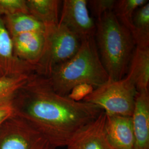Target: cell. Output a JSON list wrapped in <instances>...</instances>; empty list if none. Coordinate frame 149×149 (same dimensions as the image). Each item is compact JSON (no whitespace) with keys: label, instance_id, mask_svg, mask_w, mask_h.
Returning <instances> with one entry per match:
<instances>
[{"label":"cell","instance_id":"obj_1","mask_svg":"<svg viewBox=\"0 0 149 149\" xmlns=\"http://www.w3.org/2000/svg\"><path fill=\"white\" fill-rule=\"evenodd\" d=\"M14 114L43 134L56 149L65 147L81 128L103 111L85 102L60 95L48 78L34 73L12 97Z\"/></svg>","mask_w":149,"mask_h":149},{"label":"cell","instance_id":"obj_2","mask_svg":"<svg viewBox=\"0 0 149 149\" xmlns=\"http://www.w3.org/2000/svg\"><path fill=\"white\" fill-rule=\"evenodd\" d=\"M54 90L60 95L68 96L75 86H92L94 89L109 80L102 63L95 37L81 40L74 56L56 67L47 77Z\"/></svg>","mask_w":149,"mask_h":149},{"label":"cell","instance_id":"obj_3","mask_svg":"<svg viewBox=\"0 0 149 149\" xmlns=\"http://www.w3.org/2000/svg\"><path fill=\"white\" fill-rule=\"evenodd\" d=\"M96 46L109 79L125 77L135 44L130 31L118 20L113 11L96 20Z\"/></svg>","mask_w":149,"mask_h":149},{"label":"cell","instance_id":"obj_4","mask_svg":"<svg viewBox=\"0 0 149 149\" xmlns=\"http://www.w3.org/2000/svg\"><path fill=\"white\" fill-rule=\"evenodd\" d=\"M137 90L126 76L119 80H108L94 89L82 101L99 107L107 116L132 117Z\"/></svg>","mask_w":149,"mask_h":149},{"label":"cell","instance_id":"obj_5","mask_svg":"<svg viewBox=\"0 0 149 149\" xmlns=\"http://www.w3.org/2000/svg\"><path fill=\"white\" fill-rule=\"evenodd\" d=\"M81 44L80 38L63 24L45 27L44 48L36 73L48 77L55 68L74 56Z\"/></svg>","mask_w":149,"mask_h":149},{"label":"cell","instance_id":"obj_6","mask_svg":"<svg viewBox=\"0 0 149 149\" xmlns=\"http://www.w3.org/2000/svg\"><path fill=\"white\" fill-rule=\"evenodd\" d=\"M0 149H56L37 129L13 114L0 127Z\"/></svg>","mask_w":149,"mask_h":149},{"label":"cell","instance_id":"obj_7","mask_svg":"<svg viewBox=\"0 0 149 149\" xmlns=\"http://www.w3.org/2000/svg\"><path fill=\"white\" fill-rule=\"evenodd\" d=\"M59 24L67 27L81 40L95 37L96 23L90 16L87 0H64Z\"/></svg>","mask_w":149,"mask_h":149},{"label":"cell","instance_id":"obj_8","mask_svg":"<svg viewBox=\"0 0 149 149\" xmlns=\"http://www.w3.org/2000/svg\"><path fill=\"white\" fill-rule=\"evenodd\" d=\"M103 111L99 116L81 128L70 140L65 149H114L107 137Z\"/></svg>","mask_w":149,"mask_h":149},{"label":"cell","instance_id":"obj_9","mask_svg":"<svg viewBox=\"0 0 149 149\" xmlns=\"http://www.w3.org/2000/svg\"><path fill=\"white\" fill-rule=\"evenodd\" d=\"M36 66L22 61L14 53L11 35L0 17V75L15 76L36 73Z\"/></svg>","mask_w":149,"mask_h":149},{"label":"cell","instance_id":"obj_10","mask_svg":"<svg viewBox=\"0 0 149 149\" xmlns=\"http://www.w3.org/2000/svg\"><path fill=\"white\" fill-rule=\"evenodd\" d=\"M45 33L27 32L12 36L13 51L16 57L22 61L35 65L37 68L44 50Z\"/></svg>","mask_w":149,"mask_h":149},{"label":"cell","instance_id":"obj_11","mask_svg":"<svg viewBox=\"0 0 149 149\" xmlns=\"http://www.w3.org/2000/svg\"><path fill=\"white\" fill-rule=\"evenodd\" d=\"M107 137L114 149H134L135 136L132 117L106 115Z\"/></svg>","mask_w":149,"mask_h":149},{"label":"cell","instance_id":"obj_12","mask_svg":"<svg viewBox=\"0 0 149 149\" xmlns=\"http://www.w3.org/2000/svg\"><path fill=\"white\" fill-rule=\"evenodd\" d=\"M134 149H149V92H137L132 116Z\"/></svg>","mask_w":149,"mask_h":149},{"label":"cell","instance_id":"obj_13","mask_svg":"<svg viewBox=\"0 0 149 149\" xmlns=\"http://www.w3.org/2000/svg\"><path fill=\"white\" fill-rule=\"evenodd\" d=\"M137 92L149 91V47H135L126 75Z\"/></svg>","mask_w":149,"mask_h":149},{"label":"cell","instance_id":"obj_14","mask_svg":"<svg viewBox=\"0 0 149 149\" xmlns=\"http://www.w3.org/2000/svg\"><path fill=\"white\" fill-rule=\"evenodd\" d=\"M62 2L59 0H27L29 14L45 27L59 24V10Z\"/></svg>","mask_w":149,"mask_h":149},{"label":"cell","instance_id":"obj_15","mask_svg":"<svg viewBox=\"0 0 149 149\" xmlns=\"http://www.w3.org/2000/svg\"><path fill=\"white\" fill-rule=\"evenodd\" d=\"M11 37L31 32H45V27L29 14H17L2 17Z\"/></svg>","mask_w":149,"mask_h":149},{"label":"cell","instance_id":"obj_16","mask_svg":"<svg viewBox=\"0 0 149 149\" xmlns=\"http://www.w3.org/2000/svg\"><path fill=\"white\" fill-rule=\"evenodd\" d=\"M130 33L135 47H149V3L141 6L134 14Z\"/></svg>","mask_w":149,"mask_h":149},{"label":"cell","instance_id":"obj_17","mask_svg":"<svg viewBox=\"0 0 149 149\" xmlns=\"http://www.w3.org/2000/svg\"><path fill=\"white\" fill-rule=\"evenodd\" d=\"M149 2L148 0L116 1L113 12L119 22L131 31L134 14L141 6Z\"/></svg>","mask_w":149,"mask_h":149},{"label":"cell","instance_id":"obj_18","mask_svg":"<svg viewBox=\"0 0 149 149\" xmlns=\"http://www.w3.org/2000/svg\"><path fill=\"white\" fill-rule=\"evenodd\" d=\"M33 74L0 77V101L10 99L24 85Z\"/></svg>","mask_w":149,"mask_h":149},{"label":"cell","instance_id":"obj_19","mask_svg":"<svg viewBox=\"0 0 149 149\" xmlns=\"http://www.w3.org/2000/svg\"><path fill=\"white\" fill-rule=\"evenodd\" d=\"M29 14L27 0H0V17Z\"/></svg>","mask_w":149,"mask_h":149},{"label":"cell","instance_id":"obj_20","mask_svg":"<svg viewBox=\"0 0 149 149\" xmlns=\"http://www.w3.org/2000/svg\"><path fill=\"white\" fill-rule=\"evenodd\" d=\"M116 1L115 0H90L87 1L88 8L98 19L104 13L113 11Z\"/></svg>","mask_w":149,"mask_h":149},{"label":"cell","instance_id":"obj_21","mask_svg":"<svg viewBox=\"0 0 149 149\" xmlns=\"http://www.w3.org/2000/svg\"><path fill=\"white\" fill-rule=\"evenodd\" d=\"M93 90L94 88L92 86L87 84H81L75 86L68 96L74 101H82Z\"/></svg>","mask_w":149,"mask_h":149},{"label":"cell","instance_id":"obj_22","mask_svg":"<svg viewBox=\"0 0 149 149\" xmlns=\"http://www.w3.org/2000/svg\"><path fill=\"white\" fill-rule=\"evenodd\" d=\"M13 114L14 108L12 98L0 101V127Z\"/></svg>","mask_w":149,"mask_h":149},{"label":"cell","instance_id":"obj_23","mask_svg":"<svg viewBox=\"0 0 149 149\" xmlns=\"http://www.w3.org/2000/svg\"><path fill=\"white\" fill-rule=\"evenodd\" d=\"M1 75H0V77H1Z\"/></svg>","mask_w":149,"mask_h":149}]
</instances>
